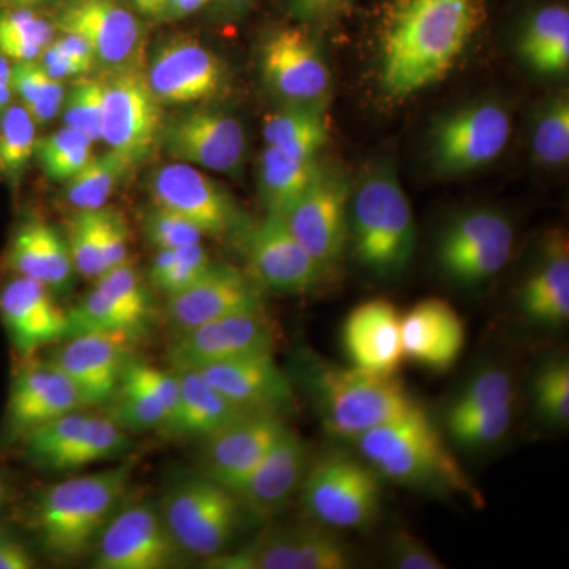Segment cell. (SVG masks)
I'll list each match as a JSON object with an SVG mask.
<instances>
[{
	"mask_svg": "<svg viewBox=\"0 0 569 569\" xmlns=\"http://www.w3.org/2000/svg\"><path fill=\"white\" fill-rule=\"evenodd\" d=\"M276 342V325L266 316L264 307H257L179 331L168 347L167 359L174 372L201 370L242 356L274 351Z\"/></svg>",
	"mask_w": 569,
	"mask_h": 569,
	"instance_id": "obj_14",
	"label": "cell"
},
{
	"mask_svg": "<svg viewBox=\"0 0 569 569\" xmlns=\"http://www.w3.org/2000/svg\"><path fill=\"white\" fill-rule=\"evenodd\" d=\"M520 306L533 323L563 326L569 320V242L563 230L550 231L533 271L520 291Z\"/></svg>",
	"mask_w": 569,
	"mask_h": 569,
	"instance_id": "obj_33",
	"label": "cell"
},
{
	"mask_svg": "<svg viewBox=\"0 0 569 569\" xmlns=\"http://www.w3.org/2000/svg\"><path fill=\"white\" fill-rule=\"evenodd\" d=\"M471 0H402L392 11L381 51V84L407 97L443 80L473 31Z\"/></svg>",
	"mask_w": 569,
	"mask_h": 569,
	"instance_id": "obj_1",
	"label": "cell"
},
{
	"mask_svg": "<svg viewBox=\"0 0 569 569\" xmlns=\"http://www.w3.org/2000/svg\"><path fill=\"white\" fill-rule=\"evenodd\" d=\"M340 2L342 0H291V6L306 20H321L335 11Z\"/></svg>",
	"mask_w": 569,
	"mask_h": 569,
	"instance_id": "obj_57",
	"label": "cell"
},
{
	"mask_svg": "<svg viewBox=\"0 0 569 569\" xmlns=\"http://www.w3.org/2000/svg\"><path fill=\"white\" fill-rule=\"evenodd\" d=\"M257 307H263V296L252 276L212 263L197 282L168 298L167 313L179 332Z\"/></svg>",
	"mask_w": 569,
	"mask_h": 569,
	"instance_id": "obj_26",
	"label": "cell"
},
{
	"mask_svg": "<svg viewBox=\"0 0 569 569\" xmlns=\"http://www.w3.org/2000/svg\"><path fill=\"white\" fill-rule=\"evenodd\" d=\"M284 421L271 411H249L206 438L204 475L236 492L283 432Z\"/></svg>",
	"mask_w": 569,
	"mask_h": 569,
	"instance_id": "obj_23",
	"label": "cell"
},
{
	"mask_svg": "<svg viewBox=\"0 0 569 569\" xmlns=\"http://www.w3.org/2000/svg\"><path fill=\"white\" fill-rule=\"evenodd\" d=\"M512 421V407L481 417L445 422L448 433L460 447L485 448L497 443L508 432Z\"/></svg>",
	"mask_w": 569,
	"mask_h": 569,
	"instance_id": "obj_51",
	"label": "cell"
},
{
	"mask_svg": "<svg viewBox=\"0 0 569 569\" xmlns=\"http://www.w3.org/2000/svg\"><path fill=\"white\" fill-rule=\"evenodd\" d=\"M56 32L40 10L0 9V54L11 63L39 61Z\"/></svg>",
	"mask_w": 569,
	"mask_h": 569,
	"instance_id": "obj_38",
	"label": "cell"
},
{
	"mask_svg": "<svg viewBox=\"0 0 569 569\" xmlns=\"http://www.w3.org/2000/svg\"><path fill=\"white\" fill-rule=\"evenodd\" d=\"M211 0H164V20H181L197 13Z\"/></svg>",
	"mask_w": 569,
	"mask_h": 569,
	"instance_id": "obj_58",
	"label": "cell"
},
{
	"mask_svg": "<svg viewBox=\"0 0 569 569\" xmlns=\"http://www.w3.org/2000/svg\"><path fill=\"white\" fill-rule=\"evenodd\" d=\"M100 233L104 271L129 261V227L121 212L100 208Z\"/></svg>",
	"mask_w": 569,
	"mask_h": 569,
	"instance_id": "obj_53",
	"label": "cell"
},
{
	"mask_svg": "<svg viewBox=\"0 0 569 569\" xmlns=\"http://www.w3.org/2000/svg\"><path fill=\"white\" fill-rule=\"evenodd\" d=\"M129 6L144 20H164V0H129Z\"/></svg>",
	"mask_w": 569,
	"mask_h": 569,
	"instance_id": "obj_59",
	"label": "cell"
},
{
	"mask_svg": "<svg viewBox=\"0 0 569 569\" xmlns=\"http://www.w3.org/2000/svg\"><path fill=\"white\" fill-rule=\"evenodd\" d=\"M92 144L84 133L63 126L37 141L36 157L48 179L67 182L91 159Z\"/></svg>",
	"mask_w": 569,
	"mask_h": 569,
	"instance_id": "obj_45",
	"label": "cell"
},
{
	"mask_svg": "<svg viewBox=\"0 0 569 569\" xmlns=\"http://www.w3.org/2000/svg\"><path fill=\"white\" fill-rule=\"evenodd\" d=\"M174 252L173 264L152 283L157 290L167 295V298L181 293L190 284L197 282L212 264L211 258L201 242L179 247V249H174Z\"/></svg>",
	"mask_w": 569,
	"mask_h": 569,
	"instance_id": "obj_52",
	"label": "cell"
},
{
	"mask_svg": "<svg viewBox=\"0 0 569 569\" xmlns=\"http://www.w3.org/2000/svg\"><path fill=\"white\" fill-rule=\"evenodd\" d=\"M389 556L396 568L400 569H441L445 565L408 531H397L392 538Z\"/></svg>",
	"mask_w": 569,
	"mask_h": 569,
	"instance_id": "obj_54",
	"label": "cell"
},
{
	"mask_svg": "<svg viewBox=\"0 0 569 569\" xmlns=\"http://www.w3.org/2000/svg\"><path fill=\"white\" fill-rule=\"evenodd\" d=\"M359 455L380 478L440 496L466 497L481 507L482 496L427 417L425 407L356 438Z\"/></svg>",
	"mask_w": 569,
	"mask_h": 569,
	"instance_id": "obj_2",
	"label": "cell"
},
{
	"mask_svg": "<svg viewBox=\"0 0 569 569\" xmlns=\"http://www.w3.org/2000/svg\"><path fill=\"white\" fill-rule=\"evenodd\" d=\"M204 563L212 569H347L353 567L355 553L335 529L316 522L264 530Z\"/></svg>",
	"mask_w": 569,
	"mask_h": 569,
	"instance_id": "obj_9",
	"label": "cell"
},
{
	"mask_svg": "<svg viewBox=\"0 0 569 569\" xmlns=\"http://www.w3.org/2000/svg\"><path fill=\"white\" fill-rule=\"evenodd\" d=\"M93 287L114 299L141 323H148L149 316H151V296L142 283L137 269L129 261L107 269L103 274L97 277Z\"/></svg>",
	"mask_w": 569,
	"mask_h": 569,
	"instance_id": "obj_49",
	"label": "cell"
},
{
	"mask_svg": "<svg viewBox=\"0 0 569 569\" xmlns=\"http://www.w3.org/2000/svg\"><path fill=\"white\" fill-rule=\"evenodd\" d=\"M6 263L13 274L36 280L52 293L66 291L77 272L67 239L43 220H28L17 228Z\"/></svg>",
	"mask_w": 569,
	"mask_h": 569,
	"instance_id": "obj_32",
	"label": "cell"
},
{
	"mask_svg": "<svg viewBox=\"0 0 569 569\" xmlns=\"http://www.w3.org/2000/svg\"><path fill=\"white\" fill-rule=\"evenodd\" d=\"M351 187L342 174L321 167L305 193L282 213L298 241L323 268L342 258L348 242Z\"/></svg>",
	"mask_w": 569,
	"mask_h": 569,
	"instance_id": "obj_17",
	"label": "cell"
},
{
	"mask_svg": "<svg viewBox=\"0 0 569 569\" xmlns=\"http://www.w3.org/2000/svg\"><path fill=\"white\" fill-rule=\"evenodd\" d=\"M321 170L317 159H298L266 146L260 160V194L268 212L282 213L305 193Z\"/></svg>",
	"mask_w": 569,
	"mask_h": 569,
	"instance_id": "obj_37",
	"label": "cell"
},
{
	"mask_svg": "<svg viewBox=\"0 0 569 569\" xmlns=\"http://www.w3.org/2000/svg\"><path fill=\"white\" fill-rule=\"evenodd\" d=\"M179 377V399L162 432L176 438H206L219 432L236 418L249 411L233 406L197 370L176 372Z\"/></svg>",
	"mask_w": 569,
	"mask_h": 569,
	"instance_id": "obj_34",
	"label": "cell"
},
{
	"mask_svg": "<svg viewBox=\"0 0 569 569\" xmlns=\"http://www.w3.org/2000/svg\"><path fill=\"white\" fill-rule=\"evenodd\" d=\"M178 399L179 377L174 370L168 372L144 362L129 361L110 402V418L127 432L162 429Z\"/></svg>",
	"mask_w": 569,
	"mask_h": 569,
	"instance_id": "obj_31",
	"label": "cell"
},
{
	"mask_svg": "<svg viewBox=\"0 0 569 569\" xmlns=\"http://www.w3.org/2000/svg\"><path fill=\"white\" fill-rule=\"evenodd\" d=\"M67 244H69L71 261L78 274L93 280L103 274L100 209L74 212L69 224Z\"/></svg>",
	"mask_w": 569,
	"mask_h": 569,
	"instance_id": "obj_47",
	"label": "cell"
},
{
	"mask_svg": "<svg viewBox=\"0 0 569 569\" xmlns=\"http://www.w3.org/2000/svg\"><path fill=\"white\" fill-rule=\"evenodd\" d=\"M92 550L99 569H170L186 556L160 508L148 501L119 507Z\"/></svg>",
	"mask_w": 569,
	"mask_h": 569,
	"instance_id": "obj_13",
	"label": "cell"
},
{
	"mask_svg": "<svg viewBox=\"0 0 569 569\" xmlns=\"http://www.w3.org/2000/svg\"><path fill=\"white\" fill-rule=\"evenodd\" d=\"M0 321L21 356L69 337V310L56 302L44 284L17 274L0 287Z\"/></svg>",
	"mask_w": 569,
	"mask_h": 569,
	"instance_id": "obj_24",
	"label": "cell"
},
{
	"mask_svg": "<svg viewBox=\"0 0 569 569\" xmlns=\"http://www.w3.org/2000/svg\"><path fill=\"white\" fill-rule=\"evenodd\" d=\"M466 346V326L443 299L418 302L402 316L403 359L443 373L458 361Z\"/></svg>",
	"mask_w": 569,
	"mask_h": 569,
	"instance_id": "obj_30",
	"label": "cell"
},
{
	"mask_svg": "<svg viewBox=\"0 0 569 569\" xmlns=\"http://www.w3.org/2000/svg\"><path fill=\"white\" fill-rule=\"evenodd\" d=\"M515 249V228L493 209L459 213L441 231L437 261L441 271L462 284L486 282L497 276Z\"/></svg>",
	"mask_w": 569,
	"mask_h": 569,
	"instance_id": "obj_12",
	"label": "cell"
},
{
	"mask_svg": "<svg viewBox=\"0 0 569 569\" xmlns=\"http://www.w3.org/2000/svg\"><path fill=\"white\" fill-rule=\"evenodd\" d=\"M102 140L130 164L152 151L162 132V104L153 97L144 69L104 74Z\"/></svg>",
	"mask_w": 569,
	"mask_h": 569,
	"instance_id": "obj_15",
	"label": "cell"
},
{
	"mask_svg": "<svg viewBox=\"0 0 569 569\" xmlns=\"http://www.w3.org/2000/svg\"><path fill=\"white\" fill-rule=\"evenodd\" d=\"M348 239L356 260L377 276H399L413 260L417 223L391 163H373L351 190Z\"/></svg>",
	"mask_w": 569,
	"mask_h": 569,
	"instance_id": "obj_5",
	"label": "cell"
},
{
	"mask_svg": "<svg viewBox=\"0 0 569 569\" xmlns=\"http://www.w3.org/2000/svg\"><path fill=\"white\" fill-rule=\"evenodd\" d=\"M142 231L149 244L157 250L179 249V247L197 244L203 239V233L192 222L157 204L146 212L142 219Z\"/></svg>",
	"mask_w": 569,
	"mask_h": 569,
	"instance_id": "obj_50",
	"label": "cell"
},
{
	"mask_svg": "<svg viewBox=\"0 0 569 569\" xmlns=\"http://www.w3.org/2000/svg\"><path fill=\"white\" fill-rule=\"evenodd\" d=\"M511 132V118L501 104H467L438 119L430 130V162L440 174L470 173L496 160Z\"/></svg>",
	"mask_w": 569,
	"mask_h": 569,
	"instance_id": "obj_10",
	"label": "cell"
},
{
	"mask_svg": "<svg viewBox=\"0 0 569 569\" xmlns=\"http://www.w3.org/2000/svg\"><path fill=\"white\" fill-rule=\"evenodd\" d=\"M531 151L542 167L556 168L569 159V99L567 93L550 97L539 108L531 132Z\"/></svg>",
	"mask_w": 569,
	"mask_h": 569,
	"instance_id": "obj_43",
	"label": "cell"
},
{
	"mask_svg": "<svg viewBox=\"0 0 569 569\" xmlns=\"http://www.w3.org/2000/svg\"><path fill=\"white\" fill-rule=\"evenodd\" d=\"M342 343L355 369L395 377L403 361L402 316L387 299L362 302L348 313Z\"/></svg>",
	"mask_w": 569,
	"mask_h": 569,
	"instance_id": "obj_28",
	"label": "cell"
},
{
	"mask_svg": "<svg viewBox=\"0 0 569 569\" xmlns=\"http://www.w3.org/2000/svg\"><path fill=\"white\" fill-rule=\"evenodd\" d=\"M10 482L9 479L6 478V475L0 471V508L6 507L10 500Z\"/></svg>",
	"mask_w": 569,
	"mask_h": 569,
	"instance_id": "obj_62",
	"label": "cell"
},
{
	"mask_svg": "<svg viewBox=\"0 0 569 569\" xmlns=\"http://www.w3.org/2000/svg\"><path fill=\"white\" fill-rule=\"evenodd\" d=\"M299 492L307 516L329 529L362 530L380 515V475L346 451H329L309 463Z\"/></svg>",
	"mask_w": 569,
	"mask_h": 569,
	"instance_id": "obj_6",
	"label": "cell"
},
{
	"mask_svg": "<svg viewBox=\"0 0 569 569\" xmlns=\"http://www.w3.org/2000/svg\"><path fill=\"white\" fill-rule=\"evenodd\" d=\"M159 508L182 552L203 560L228 549L244 515L234 493L204 473L179 479Z\"/></svg>",
	"mask_w": 569,
	"mask_h": 569,
	"instance_id": "obj_7",
	"label": "cell"
},
{
	"mask_svg": "<svg viewBox=\"0 0 569 569\" xmlns=\"http://www.w3.org/2000/svg\"><path fill=\"white\" fill-rule=\"evenodd\" d=\"M103 96V78H77L63 99V126L84 133L92 142L102 140Z\"/></svg>",
	"mask_w": 569,
	"mask_h": 569,
	"instance_id": "obj_46",
	"label": "cell"
},
{
	"mask_svg": "<svg viewBox=\"0 0 569 569\" xmlns=\"http://www.w3.org/2000/svg\"><path fill=\"white\" fill-rule=\"evenodd\" d=\"M39 62L52 78L59 81L77 80V78L86 77L81 67L67 54L62 44L59 43L56 37L54 40L44 48V51L41 52Z\"/></svg>",
	"mask_w": 569,
	"mask_h": 569,
	"instance_id": "obj_56",
	"label": "cell"
},
{
	"mask_svg": "<svg viewBox=\"0 0 569 569\" xmlns=\"http://www.w3.org/2000/svg\"><path fill=\"white\" fill-rule=\"evenodd\" d=\"M299 372L321 426L342 440L355 441L370 429L422 408L396 376H373L310 355L302 359Z\"/></svg>",
	"mask_w": 569,
	"mask_h": 569,
	"instance_id": "obj_4",
	"label": "cell"
},
{
	"mask_svg": "<svg viewBox=\"0 0 569 569\" xmlns=\"http://www.w3.org/2000/svg\"><path fill=\"white\" fill-rule=\"evenodd\" d=\"M519 56L538 73H563L569 67V11L548 6L527 21L518 44Z\"/></svg>",
	"mask_w": 569,
	"mask_h": 569,
	"instance_id": "obj_36",
	"label": "cell"
},
{
	"mask_svg": "<svg viewBox=\"0 0 569 569\" xmlns=\"http://www.w3.org/2000/svg\"><path fill=\"white\" fill-rule=\"evenodd\" d=\"M233 406L244 411L279 413L295 402L293 381L272 351L242 356L197 370Z\"/></svg>",
	"mask_w": 569,
	"mask_h": 569,
	"instance_id": "obj_29",
	"label": "cell"
},
{
	"mask_svg": "<svg viewBox=\"0 0 569 569\" xmlns=\"http://www.w3.org/2000/svg\"><path fill=\"white\" fill-rule=\"evenodd\" d=\"M82 408L77 388L51 361L26 366L10 385L7 437L21 440L37 427Z\"/></svg>",
	"mask_w": 569,
	"mask_h": 569,
	"instance_id": "obj_27",
	"label": "cell"
},
{
	"mask_svg": "<svg viewBox=\"0 0 569 569\" xmlns=\"http://www.w3.org/2000/svg\"><path fill=\"white\" fill-rule=\"evenodd\" d=\"M132 164L110 151L92 156L70 181L66 182V197L77 211L104 208L116 187Z\"/></svg>",
	"mask_w": 569,
	"mask_h": 569,
	"instance_id": "obj_39",
	"label": "cell"
},
{
	"mask_svg": "<svg viewBox=\"0 0 569 569\" xmlns=\"http://www.w3.org/2000/svg\"><path fill=\"white\" fill-rule=\"evenodd\" d=\"M515 388L505 370L489 367L471 378L452 400L445 413V422L481 417L492 411L512 407Z\"/></svg>",
	"mask_w": 569,
	"mask_h": 569,
	"instance_id": "obj_42",
	"label": "cell"
},
{
	"mask_svg": "<svg viewBox=\"0 0 569 569\" xmlns=\"http://www.w3.org/2000/svg\"><path fill=\"white\" fill-rule=\"evenodd\" d=\"M266 146L298 157L317 159L329 138L323 104H284L264 118Z\"/></svg>",
	"mask_w": 569,
	"mask_h": 569,
	"instance_id": "obj_35",
	"label": "cell"
},
{
	"mask_svg": "<svg viewBox=\"0 0 569 569\" xmlns=\"http://www.w3.org/2000/svg\"><path fill=\"white\" fill-rule=\"evenodd\" d=\"M11 69L13 63L0 54V111L13 103V89H11Z\"/></svg>",
	"mask_w": 569,
	"mask_h": 569,
	"instance_id": "obj_60",
	"label": "cell"
},
{
	"mask_svg": "<svg viewBox=\"0 0 569 569\" xmlns=\"http://www.w3.org/2000/svg\"><path fill=\"white\" fill-rule=\"evenodd\" d=\"M132 336L86 332L63 339L50 361L77 388L84 407L108 406L130 361Z\"/></svg>",
	"mask_w": 569,
	"mask_h": 569,
	"instance_id": "obj_21",
	"label": "cell"
},
{
	"mask_svg": "<svg viewBox=\"0 0 569 569\" xmlns=\"http://www.w3.org/2000/svg\"><path fill=\"white\" fill-rule=\"evenodd\" d=\"M247 258L253 279L280 293H307L323 274V268L291 233L280 213L268 212L253 228Z\"/></svg>",
	"mask_w": 569,
	"mask_h": 569,
	"instance_id": "obj_22",
	"label": "cell"
},
{
	"mask_svg": "<svg viewBox=\"0 0 569 569\" xmlns=\"http://www.w3.org/2000/svg\"><path fill=\"white\" fill-rule=\"evenodd\" d=\"M54 0H0V9H37L50 6Z\"/></svg>",
	"mask_w": 569,
	"mask_h": 569,
	"instance_id": "obj_61",
	"label": "cell"
},
{
	"mask_svg": "<svg viewBox=\"0 0 569 569\" xmlns=\"http://www.w3.org/2000/svg\"><path fill=\"white\" fill-rule=\"evenodd\" d=\"M260 71L269 91L287 104H325L331 71L316 41L298 28L269 33L260 48Z\"/></svg>",
	"mask_w": 569,
	"mask_h": 569,
	"instance_id": "obj_18",
	"label": "cell"
},
{
	"mask_svg": "<svg viewBox=\"0 0 569 569\" xmlns=\"http://www.w3.org/2000/svg\"><path fill=\"white\" fill-rule=\"evenodd\" d=\"M231 9H242V7L249 6L252 0H223Z\"/></svg>",
	"mask_w": 569,
	"mask_h": 569,
	"instance_id": "obj_63",
	"label": "cell"
},
{
	"mask_svg": "<svg viewBox=\"0 0 569 569\" xmlns=\"http://www.w3.org/2000/svg\"><path fill=\"white\" fill-rule=\"evenodd\" d=\"M533 400L539 417L548 425L567 426L569 421V365L553 359L538 370L533 380Z\"/></svg>",
	"mask_w": 569,
	"mask_h": 569,
	"instance_id": "obj_48",
	"label": "cell"
},
{
	"mask_svg": "<svg viewBox=\"0 0 569 569\" xmlns=\"http://www.w3.org/2000/svg\"><path fill=\"white\" fill-rule=\"evenodd\" d=\"M159 141L173 162L230 176L244 167V126L217 108H193L176 116L173 121L163 123Z\"/></svg>",
	"mask_w": 569,
	"mask_h": 569,
	"instance_id": "obj_16",
	"label": "cell"
},
{
	"mask_svg": "<svg viewBox=\"0 0 569 569\" xmlns=\"http://www.w3.org/2000/svg\"><path fill=\"white\" fill-rule=\"evenodd\" d=\"M309 463L305 438L287 426L234 496L253 518L272 519L298 493Z\"/></svg>",
	"mask_w": 569,
	"mask_h": 569,
	"instance_id": "obj_25",
	"label": "cell"
},
{
	"mask_svg": "<svg viewBox=\"0 0 569 569\" xmlns=\"http://www.w3.org/2000/svg\"><path fill=\"white\" fill-rule=\"evenodd\" d=\"M144 77L160 104L201 103L222 91L224 67L193 37L176 36L152 51Z\"/></svg>",
	"mask_w": 569,
	"mask_h": 569,
	"instance_id": "obj_19",
	"label": "cell"
},
{
	"mask_svg": "<svg viewBox=\"0 0 569 569\" xmlns=\"http://www.w3.org/2000/svg\"><path fill=\"white\" fill-rule=\"evenodd\" d=\"M11 89L18 103L32 116L37 126L61 116L66 86L52 78L39 61L17 62L11 69Z\"/></svg>",
	"mask_w": 569,
	"mask_h": 569,
	"instance_id": "obj_41",
	"label": "cell"
},
{
	"mask_svg": "<svg viewBox=\"0 0 569 569\" xmlns=\"http://www.w3.org/2000/svg\"><path fill=\"white\" fill-rule=\"evenodd\" d=\"M129 437L110 417L77 410L37 427L21 438V443L32 466L69 473L122 458L132 447Z\"/></svg>",
	"mask_w": 569,
	"mask_h": 569,
	"instance_id": "obj_8",
	"label": "cell"
},
{
	"mask_svg": "<svg viewBox=\"0 0 569 569\" xmlns=\"http://www.w3.org/2000/svg\"><path fill=\"white\" fill-rule=\"evenodd\" d=\"M37 123L20 103L0 111V179L18 186L36 157Z\"/></svg>",
	"mask_w": 569,
	"mask_h": 569,
	"instance_id": "obj_40",
	"label": "cell"
},
{
	"mask_svg": "<svg viewBox=\"0 0 569 569\" xmlns=\"http://www.w3.org/2000/svg\"><path fill=\"white\" fill-rule=\"evenodd\" d=\"M149 192L153 204L179 213L203 236L227 234L238 223V209L230 193L192 164H162L151 176Z\"/></svg>",
	"mask_w": 569,
	"mask_h": 569,
	"instance_id": "obj_20",
	"label": "cell"
},
{
	"mask_svg": "<svg viewBox=\"0 0 569 569\" xmlns=\"http://www.w3.org/2000/svg\"><path fill=\"white\" fill-rule=\"evenodd\" d=\"M132 468L119 466L48 486L32 509V529L52 560L88 556L129 490Z\"/></svg>",
	"mask_w": 569,
	"mask_h": 569,
	"instance_id": "obj_3",
	"label": "cell"
},
{
	"mask_svg": "<svg viewBox=\"0 0 569 569\" xmlns=\"http://www.w3.org/2000/svg\"><path fill=\"white\" fill-rule=\"evenodd\" d=\"M37 559L21 538L9 527L0 526V569H33Z\"/></svg>",
	"mask_w": 569,
	"mask_h": 569,
	"instance_id": "obj_55",
	"label": "cell"
},
{
	"mask_svg": "<svg viewBox=\"0 0 569 569\" xmlns=\"http://www.w3.org/2000/svg\"><path fill=\"white\" fill-rule=\"evenodd\" d=\"M54 24L84 40L104 74L144 69V26L122 0H66Z\"/></svg>",
	"mask_w": 569,
	"mask_h": 569,
	"instance_id": "obj_11",
	"label": "cell"
},
{
	"mask_svg": "<svg viewBox=\"0 0 569 569\" xmlns=\"http://www.w3.org/2000/svg\"><path fill=\"white\" fill-rule=\"evenodd\" d=\"M69 321V337L86 332H112L133 337L146 326L97 287L77 306L71 307Z\"/></svg>",
	"mask_w": 569,
	"mask_h": 569,
	"instance_id": "obj_44",
	"label": "cell"
}]
</instances>
